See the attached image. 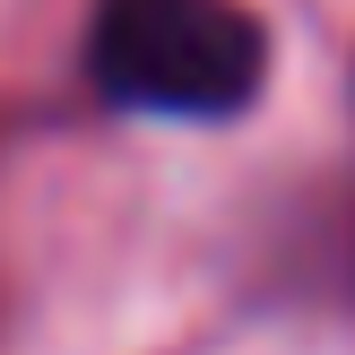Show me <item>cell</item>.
Segmentation results:
<instances>
[{
	"label": "cell",
	"mask_w": 355,
	"mask_h": 355,
	"mask_svg": "<svg viewBox=\"0 0 355 355\" xmlns=\"http://www.w3.org/2000/svg\"><path fill=\"white\" fill-rule=\"evenodd\" d=\"M87 69L130 113L225 121L269 78V26L243 0H104Z\"/></svg>",
	"instance_id": "cell-1"
}]
</instances>
